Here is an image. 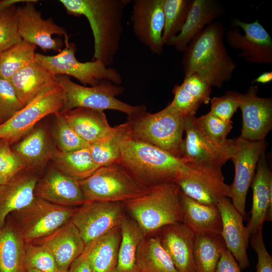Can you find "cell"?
<instances>
[{
	"mask_svg": "<svg viewBox=\"0 0 272 272\" xmlns=\"http://www.w3.org/2000/svg\"><path fill=\"white\" fill-rule=\"evenodd\" d=\"M199 128L210 138L220 142L227 141V135L232 128L233 121H224L210 112L195 118Z\"/></svg>",
	"mask_w": 272,
	"mask_h": 272,
	"instance_id": "7bdbcfd3",
	"label": "cell"
},
{
	"mask_svg": "<svg viewBox=\"0 0 272 272\" xmlns=\"http://www.w3.org/2000/svg\"><path fill=\"white\" fill-rule=\"evenodd\" d=\"M222 220L220 235L226 247L232 253L242 270L250 266L246 253L249 241L243 216L233 206L229 197L221 198L217 205Z\"/></svg>",
	"mask_w": 272,
	"mask_h": 272,
	"instance_id": "44dd1931",
	"label": "cell"
},
{
	"mask_svg": "<svg viewBox=\"0 0 272 272\" xmlns=\"http://www.w3.org/2000/svg\"><path fill=\"white\" fill-rule=\"evenodd\" d=\"M46 248L53 256L59 271L68 270L84 251L85 244L71 220L49 235L32 242Z\"/></svg>",
	"mask_w": 272,
	"mask_h": 272,
	"instance_id": "7402d4cb",
	"label": "cell"
},
{
	"mask_svg": "<svg viewBox=\"0 0 272 272\" xmlns=\"http://www.w3.org/2000/svg\"><path fill=\"white\" fill-rule=\"evenodd\" d=\"M85 201L124 202L148 191V188L119 164L101 167L79 181Z\"/></svg>",
	"mask_w": 272,
	"mask_h": 272,
	"instance_id": "52a82bcc",
	"label": "cell"
},
{
	"mask_svg": "<svg viewBox=\"0 0 272 272\" xmlns=\"http://www.w3.org/2000/svg\"><path fill=\"white\" fill-rule=\"evenodd\" d=\"M2 123L0 121V124Z\"/></svg>",
	"mask_w": 272,
	"mask_h": 272,
	"instance_id": "11a10c76",
	"label": "cell"
},
{
	"mask_svg": "<svg viewBox=\"0 0 272 272\" xmlns=\"http://www.w3.org/2000/svg\"><path fill=\"white\" fill-rule=\"evenodd\" d=\"M157 235L177 272H195L193 258L194 234L182 223L163 227Z\"/></svg>",
	"mask_w": 272,
	"mask_h": 272,
	"instance_id": "cb8c5ba5",
	"label": "cell"
},
{
	"mask_svg": "<svg viewBox=\"0 0 272 272\" xmlns=\"http://www.w3.org/2000/svg\"><path fill=\"white\" fill-rule=\"evenodd\" d=\"M210 112L218 118L229 121L239 108L237 91H228L220 97H215L210 100Z\"/></svg>",
	"mask_w": 272,
	"mask_h": 272,
	"instance_id": "f6af8a7d",
	"label": "cell"
},
{
	"mask_svg": "<svg viewBox=\"0 0 272 272\" xmlns=\"http://www.w3.org/2000/svg\"><path fill=\"white\" fill-rule=\"evenodd\" d=\"M89 147L70 152L56 148L51 161L62 173L78 181L83 180L100 168L93 160Z\"/></svg>",
	"mask_w": 272,
	"mask_h": 272,
	"instance_id": "d6a6232c",
	"label": "cell"
},
{
	"mask_svg": "<svg viewBox=\"0 0 272 272\" xmlns=\"http://www.w3.org/2000/svg\"><path fill=\"white\" fill-rule=\"evenodd\" d=\"M224 13L222 5L215 0H192L185 22L179 33L167 45L183 52L192 39L208 24Z\"/></svg>",
	"mask_w": 272,
	"mask_h": 272,
	"instance_id": "d4e9b609",
	"label": "cell"
},
{
	"mask_svg": "<svg viewBox=\"0 0 272 272\" xmlns=\"http://www.w3.org/2000/svg\"><path fill=\"white\" fill-rule=\"evenodd\" d=\"M69 272H92L84 252L70 265Z\"/></svg>",
	"mask_w": 272,
	"mask_h": 272,
	"instance_id": "681fc988",
	"label": "cell"
},
{
	"mask_svg": "<svg viewBox=\"0 0 272 272\" xmlns=\"http://www.w3.org/2000/svg\"><path fill=\"white\" fill-rule=\"evenodd\" d=\"M180 188L174 182L151 187L145 194L123 202L145 236L164 226L182 223Z\"/></svg>",
	"mask_w": 272,
	"mask_h": 272,
	"instance_id": "277c9868",
	"label": "cell"
},
{
	"mask_svg": "<svg viewBox=\"0 0 272 272\" xmlns=\"http://www.w3.org/2000/svg\"><path fill=\"white\" fill-rule=\"evenodd\" d=\"M186 117L167 105L157 112L145 111L127 120L132 138L181 158Z\"/></svg>",
	"mask_w": 272,
	"mask_h": 272,
	"instance_id": "8992f818",
	"label": "cell"
},
{
	"mask_svg": "<svg viewBox=\"0 0 272 272\" xmlns=\"http://www.w3.org/2000/svg\"><path fill=\"white\" fill-rule=\"evenodd\" d=\"M118 164L150 188L174 182L184 163L181 158L130 135L121 144Z\"/></svg>",
	"mask_w": 272,
	"mask_h": 272,
	"instance_id": "3957f363",
	"label": "cell"
},
{
	"mask_svg": "<svg viewBox=\"0 0 272 272\" xmlns=\"http://www.w3.org/2000/svg\"><path fill=\"white\" fill-rule=\"evenodd\" d=\"M136 272H177L158 236L145 237L138 249Z\"/></svg>",
	"mask_w": 272,
	"mask_h": 272,
	"instance_id": "e575fe53",
	"label": "cell"
},
{
	"mask_svg": "<svg viewBox=\"0 0 272 272\" xmlns=\"http://www.w3.org/2000/svg\"><path fill=\"white\" fill-rule=\"evenodd\" d=\"M30 0L23 6L17 8L18 31L22 40L39 46L44 50L60 51V42L53 39L52 35L68 36L65 30L56 24L52 19H43L36 9L34 3Z\"/></svg>",
	"mask_w": 272,
	"mask_h": 272,
	"instance_id": "ac0fdd59",
	"label": "cell"
},
{
	"mask_svg": "<svg viewBox=\"0 0 272 272\" xmlns=\"http://www.w3.org/2000/svg\"><path fill=\"white\" fill-rule=\"evenodd\" d=\"M130 135V123L128 120L113 127L111 131L105 137L90 145L94 162L100 167L118 164L121 144Z\"/></svg>",
	"mask_w": 272,
	"mask_h": 272,
	"instance_id": "d590c367",
	"label": "cell"
},
{
	"mask_svg": "<svg viewBox=\"0 0 272 272\" xmlns=\"http://www.w3.org/2000/svg\"><path fill=\"white\" fill-rule=\"evenodd\" d=\"M241 270L232 253L225 246L222 250L215 272H241Z\"/></svg>",
	"mask_w": 272,
	"mask_h": 272,
	"instance_id": "c3c4849f",
	"label": "cell"
},
{
	"mask_svg": "<svg viewBox=\"0 0 272 272\" xmlns=\"http://www.w3.org/2000/svg\"><path fill=\"white\" fill-rule=\"evenodd\" d=\"M25 105L19 99L8 80L0 78V121L7 120Z\"/></svg>",
	"mask_w": 272,
	"mask_h": 272,
	"instance_id": "ee69618b",
	"label": "cell"
},
{
	"mask_svg": "<svg viewBox=\"0 0 272 272\" xmlns=\"http://www.w3.org/2000/svg\"><path fill=\"white\" fill-rule=\"evenodd\" d=\"M124 208L123 202L85 201L77 208L71 221L86 245L119 226Z\"/></svg>",
	"mask_w": 272,
	"mask_h": 272,
	"instance_id": "4fadbf2b",
	"label": "cell"
},
{
	"mask_svg": "<svg viewBox=\"0 0 272 272\" xmlns=\"http://www.w3.org/2000/svg\"><path fill=\"white\" fill-rule=\"evenodd\" d=\"M174 182L186 195L205 205L217 206L221 198L232 196L221 167L184 163Z\"/></svg>",
	"mask_w": 272,
	"mask_h": 272,
	"instance_id": "30bf717a",
	"label": "cell"
},
{
	"mask_svg": "<svg viewBox=\"0 0 272 272\" xmlns=\"http://www.w3.org/2000/svg\"><path fill=\"white\" fill-rule=\"evenodd\" d=\"M132 3L130 20L135 36L152 52L161 55L164 46V0H134Z\"/></svg>",
	"mask_w": 272,
	"mask_h": 272,
	"instance_id": "2e32d148",
	"label": "cell"
},
{
	"mask_svg": "<svg viewBox=\"0 0 272 272\" xmlns=\"http://www.w3.org/2000/svg\"><path fill=\"white\" fill-rule=\"evenodd\" d=\"M272 81V72H264L260 74L258 77L255 78L252 82V84L257 83L260 84H266L270 83Z\"/></svg>",
	"mask_w": 272,
	"mask_h": 272,
	"instance_id": "f907efd6",
	"label": "cell"
},
{
	"mask_svg": "<svg viewBox=\"0 0 272 272\" xmlns=\"http://www.w3.org/2000/svg\"><path fill=\"white\" fill-rule=\"evenodd\" d=\"M36 47L23 40L0 52V78L9 80L17 72L35 61Z\"/></svg>",
	"mask_w": 272,
	"mask_h": 272,
	"instance_id": "74e56055",
	"label": "cell"
},
{
	"mask_svg": "<svg viewBox=\"0 0 272 272\" xmlns=\"http://www.w3.org/2000/svg\"><path fill=\"white\" fill-rule=\"evenodd\" d=\"M15 5L0 11V52L20 43Z\"/></svg>",
	"mask_w": 272,
	"mask_h": 272,
	"instance_id": "60d3db41",
	"label": "cell"
},
{
	"mask_svg": "<svg viewBox=\"0 0 272 272\" xmlns=\"http://www.w3.org/2000/svg\"><path fill=\"white\" fill-rule=\"evenodd\" d=\"M55 149L42 127L32 129L12 148L25 170L35 173L42 170L51 160Z\"/></svg>",
	"mask_w": 272,
	"mask_h": 272,
	"instance_id": "484cf974",
	"label": "cell"
},
{
	"mask_svg": "<svg viewBox=\"0 0 272 272\" xmlns=\"http://www.w3.org/2000/svg\"><path fill=\"white\" fill-rule=\"evenodd\" d=\"M35 196L57 205L77 208L85 200L78 181L54 167L38 180Z\"/></svg>",
	"mask_w": 272,
	"mask_h": 272,
	"instance_id": "d6986e66",
	"label": "cell"
},
{
	"mask_svg": "<svg viewBox=\"0 0 272 272\" xmlns=\"http://www.w3.org/2000/svg\"><path fill=\"white\" fill-rule=\"evenodd\" d=\"M264 141L250 142L240 137L234 139L231 159L235 166V176L231 187L232 203L243 217L246 216V199L260 155L265 152Z\"/></svg>",
	"mask_w": 272,
	"mask_h": 272,
	"instance_id": "5bb4252c",
	"label": "cell"
},
{
	"mask_svg": "<svg viewBox=\"0 0 272 272\" xmlns=\"http://www.w3.org/2000/svg\"><path fill=\"white\" fill-rule=\"evenodd\" d=\"M76 209L53 204L35 196L28 206L9 216L27 244L71 221Z\"/></svg>",
	"mask_w": 272,
	"mask_h": 272,
	"instance_id": "9c48e42d",
	"label": "cell"
},
{
	"mask_svg": "<svg viewBox=\"0 0 272 272\" xmlns=\"http://www.w3.org/2000/svg\"><path fill=\"white\" fill-rule=\"evenodd\" d=\"M194 115L186 117L181 159L184 163L222 167L231 159L234 139L224 142L216 141L208 136L198 126Z\"/></svg>",
	"mask_w": 272,
	"mask_h": 272,
	"instance_id": "7c38bea8",
	"label": "cell"
},
{
	"mask_svg": "<svg viewBox=\"0 0 272 272\" xmlns=\"http://www.w3.org/2000/svg\"><path fill=\"white\" fill-rule=\"evenodd\" d=\"M258 87L245 93L237 91L242 117L240 138L250 142L264 141L272 128V99L258 96Z\"/></svg>",
	"mask_w": 272,
	"mask_h": 272,
	"instance_id": "e0dca14e",
	"label": "cell"
},
{
	"mask_svg": "<svg viewBox=\"0 0 272 272\" xmlns=\"http://www.w3.org/2000/svg\"><path fill=\"white\" fill-rule=\"evenodd\" d=\"M54 115L53 133L58 150L70 152L90 146L73 129L60 112Z\"/></svg>",
	"mask_w": 272,
	"mask_h": 272,
	"instance_id": "ab89813d",
	"label": "cell"
},
{
	"mask_svg": "<svg viewBox=\"0 0 272 272\" xmlns=\"http://www.w3.org/2000/svg\"><path fill=\"white\" fill-rule=\"evenodd\" d=\"M1 141H0V143H1Z\"/></svg>",
	"mask_w": 272,
	"mask_h": 272,
	"instance_id": "9f6ffc18",
	"label": "cell"
},
{
	"mask_svg": "<svg viewBox=\"0 0 272 272\" xmlns=\"http://www.w3.org/2000/svg\"><path fill=\"white\" fill-rule=\"evenodd\" d=\"M192 0H164L163 44L167 45L180 32L190 10Z\"/></svg>",
	"mask_w": 272,
	"mask_h": 272,
	"instance_id": "f35d334b",
	"label": "cell"
},
{
	"mask_svg": "<svg viewBox=\"0 0 272 272\" xmlns=\"http://www.w3.org/2000/svg\"><path fill=\"white\" fill-rule=\"evenodd\" d=\"M232 24L240 27L244 32L242 35L239 30L232 29L226 34L230 47L241 51L238 53L240 57L250 63H272L271 37L257 19L252 23H245L236 19Z\"/></svg>",
	"mask_w": 272,
	"mask_h": 272,
	"instance_id": "9a60e30c",
	"label": "cell"
},
{
	"mask_svg": "<svg viewBox=\"0 0 272 272\" xmlns=\"http://www.w3.org/2000/svg\"><path fill=\"white\" fill-rule=\"evenodd\" d=\"M56 77L63 95L61 113L77 108H85L116 110L126 114L128 118H132L146 111L144 105H131L118 99L116 96L124 91L120 85L104 80L96 86L86 87L74 82L68 76Z\"/></svg>",
	"mask_w": 272,
	"mask_h": 272,
	"instance_id": "5b68a950",
	"label": "cell"
},
{
	"mask_svg": "<svg viewBox=\"0 0 272 272\" xmlns=\"http://www.w3.org/2000/svg\"><path fill=\"white\" fill-rule=\"evenodd\" d=\"M5 181H6L2 177L0 176V185Z\"/></svg>",
	"mask_w": 272,
	"mask_h": 272,
	"instance_id": "f5cc1de1",
	"label": "cell"
},
{
	"mask_svg": "<svg viewBox=\"0 0 272 272\" xmlns=\"http://www.w3.org/2000/svg\"><path fill=\"white\" fill-rule=\"evenodd\" d=\"M26 270L34 269L43 272H59L56 262L44 247L30 243L25 247Z\"/></svg>",
	"mask_w": 272,
	"mask_h": 272,
	"instance_id": "b9f144b4",
	"label": "cell"
},
{
	"mask_svg": "<svg viewBox=\"0 0 272 272\" xmlns=\"http://www.w3.org/2000/svg\"><path fill=\"white\" fill-rule=\"evenodd\" d=\"M179 201L182 212V223L194 235L207 232L221 233L222 220L217 206L200 203L180 190Z\"/></svg>",
	"mask_w": 272,
	"mask_h": 272,
	"instance_id": "83f0119b",
	"label": "cell"
},
{
	"mask_svg": "<svg viewBox=\"0 0 272 272\" xmlns=\"http://www.w3.org/2000/svg\"><path fill=\"white\" fill-rule=\"evenodd\" d=\"M65 47L55 55H45L36 53L35 61L52 74L72 76L84 85L94 86L104 80L120 85L122 78L114 68L109 67L98 59L90 61H79L75 55L76 47L64 37Z\"/></svg>",
	"mask_w": 272,
	"mask_h": 272,
	"instance_id": "ba28073f",
	"label": "cell"
},
{
	"mask_svg": "<svg viewBox=\"0 0 272 272\" xmlns=\"http://www.w3.org/2000/svg\"><path fill=\"white\" fill-rule=\"evenodd\" d=\"M262 228V227H260L253 232L249 240L257 254L256 272H272V257L265 246Z\"/></svg>",
	"mask_w": 272,
	"mask_h": 272,
	"instance_id": "7dc6e473",
	"label": "cell"
},
{
	"mask_svg": "<svg viewBox=\"0 0 272 272\" xmlns=\"http://www.w3.org/2000/svg\"><path fill=\"white\" fill-rule=\"evenodd\" d=\"M130 0H60L67 14L84 16L94 38L92 60L98 59L111 65L120 49L123 31L122 20Z\"/></svg>",
	"mask_w": 272,
	"mask_h": 272,
	"instance_id": "6da1fadb",
	"label": "cell"
},
{
	"mask_svg": "<svg viewBox=\"0 0 272 272\" xmlns=\"http://www.w3.org/2000/svg\"><path fill=\"white\" fill-rule=\"evenodd\" d=\"M224 32L222 24L215 21L192 39L183 52L184 77L197 74L217 88L230 80L236 65L227 51Z\"/></svg>",
	"mask_w": 272,
	"mask_h": 272,
	"instance_id": "7a4b0ae2",
	"label": "cell"
},
{
	"mask_svg": "<svg viewBox=\"0 0 272 272\" xmlns=\"http://www.w3.org/2000/svg\"><path fill=\"white\" fill-rule=\"evenodd\" d=\"M61 113L73 129L90 145L105 137L113 128L104 111L77 108Z\"/></svg>",
	"mask_w": 272,
	"mask_h": 272,
	"instance_id": "f546056e",
	"label": "cell"
},
{
	"mask_svg": "<svg viewBox=\"0 0 272 272\" xmlns=\"http://www.w3.org/2000/svg\"><path fill=\"white\" fill-rule=\"evenodd\" d=\"M120 239L118 226L86 245L84 252L92 272H115Z\"/></svg>",
	"mask_w": 272,
	"mask_h": 272,
	"instance_id": "1f68e13d",
	"label": "cell"
},
{
	"mask_svg": "<svg viewBox=\"0 0 272 272\" xmlns=\"http://www.w3.org/2000/svg\"><path fill=\"white\" fill-rule=\"evenodd\" d=\"M26 244L9 215L0 227V272H26Z\"/></svg>",
	"mask_w": 272,
	"mask_h": 272,
	"instance_id": "4dcf8cb0",
	"label": "cell"
},
{
	"mask_svg": "<svg viewBox=\"0 0 272 272\" xmlns=\"http://www.w3.org/2000/svg\"><path fill=\"white\" fill-rule=\"evenodd\" d=\"M225 246L220 234L207 232L195 234L193 249L195 272H215Z\"/></svg>",
	"mask_w": 272,
	"mask_h": 272,
	"instance_id": "8d00e7d4",
	"label": "cell"
},
{
	"mask_svg": "<svg viewBox=\"0 0 272 272\" xmlns=\"http://www.w3.org/2000/svg\"><path fill=\"white\" fill-rule=\"evenodd\" d=\"M253 191L251 217L246 228V237L262 227L265 221H272V175L266 159L265 151L260 156L251 183Z\"/></svg>",
	"mask_w": 272,
	"mask_h": 272,
	"instance_id": "ffe728a7",
	"label": "cell"
},
{
	"mask_svg": "<svg viewBox=\"0 0 272 272\" xmlns=\"http://www.w3.org/2000/svg\"><path fill=\"white\" fill-rule=\"evenodd\" d=\"M59 272H69V270H64L59 271Z\"/></svg>",
	"mask_w": 272,
	"mask_h": 272,
	"instance_id": "db71d44e",
	"label": "cell"
},
{
	"mask_svg": "<svg viewBox=\"0 0 272 272\" xmlns=\"http://www.w3.org/2000/svg\"><path fill=\"white\" fill-rule=\"evenodd\" d=\"M212 87L198 75L184 77L181 84L174 87L173 99L168 105L184 115H194L200 106L209 103Z\"/></svg>",
	"mask_w": 272,
	"mask_h": 272,
	"instance_id": "f1b7e54d",
	"label": "cell"
},
{
	"mask_svg": "<svg viewBox=\"0 0 272 272\" xmlns=\"http://www.w3.org/2000/svg\"><path fill=\"white\" fill-rule=\"evenodd\" d=\"M26 272H43L39 270L34 269H29L26 270Z\"/></svg>",
	"mask_w": 272,
	"mask_h": 272,
	"instance_id": "816d5d0a",
	"label": "cell"
},
{
	"mask_svg": "<svg viewBox=\"0 0 272 272\" xmlns=\"http://www.w3.org/2000/svg\"><path fill=\"white\" fill-rule=\"evenodd\" d=\"M63 104V92L58 85L44 92L0 124V141L16 144L44 117L60 112Z\"/></svg>",
	"mask_w": 272,
	"mask_h": 272,
	"instance_id": "8fae6325",
	"label": "cell"
},
{
	"mask_svg": "<svg viewBox=\"0 0 272 272\" xmlns=\"http://www.w3.org/2000/svg\"><path fill=\"white\" fill-rule=\"evenodd\" d=\"M119 228L121 239L115 272H136L138 247L145 236L135 221L125 216Z\"/></svg>",
	"mask_w": 272,
	"mask_h": 272,
	"instance_id": "836d02e7",
	"label": "cell"
},
{
	"mask_svg": "<svg viewBox=\"0 0 272 272\" xmlns=\"http://www.w3.org/2000/svg\"><path fill=\"white\" fill-rule=\"evenodd\" d=\"M25 168L13 151L11 145L1 141L0 143V176L5 181L15 176Z\"/></svg>",
	"mask_w": 272,
	"mask_h": 272,
	"instance_id": "bcb514c9",
	"label": "cell"
},
{
	"mask_svg": "<svg viewBox=\"0 0 272 272\" xmlns=\"http://www.w3.org/2000/svg\"><path fill=\"white\" fill-rule=\"evenodd\" d=\"M9 81L25 106L41 93L58 85L56 76L36 61L17 72Z\"/></svg>",
	"mask_w": 272,
	"mask_h": 272,
	"instance_id": "4316f807",
	"label": "cell"
},
{
	"mask_svg": "<svg viewBox=\"0 0 272 272\" xmlns=\"http://www.w3.org/2000/svg\"><path fill=\"white\" fill-rule=\"evenodd\" d=\"M39 179L37 173L23 170L0 185V227L10 214L24 208L34 200Z\"/></svg>",
	"mask_w": 272,
	"mask_h": 272,
	"instance_id": "603a6c76",
	"label": "cell"
}]
</instances>
